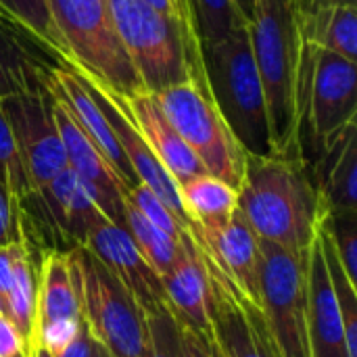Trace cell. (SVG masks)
Segmentation results:
<instances>
[{
    "label": "cell",
    "instance_id": "cell-1",
    "mask_svg": "<svg viewBox=\"0 0 357 357\" xmlns=\"http://www.w3.org/2000/svg\"><path fill=\"white\" fill-rule=\"evenodd\" d=\"M238 211L259 241L307 255L324 215L310 169L299 153L247 155Z\"/></svg>",
    "mask_w": 357,
    "mask_h": 357
},
{
    "label": "cell",
    "instance_id": "cell-2",
    "mask_svg": "<svg viewBox=\"0 0 357 357\" xmlns=\"http://www.w3.org/2000/svg\"><path fill=\"white\" fill-rule=\"evenodd\" d=\"M247 29L266 94L274 151L299 153L297 86L303 52L299 0H255Z\"/></svg>",
    "mask_w": 357,
    "mask_h": 357
},
{
    "label": "cell",
    "instance_id": "cell-3",
    "mask_svg": "<svg viewBox=\"0 0 357 357\" xmlns=\"http://www.w3.org/2000/svg\"><path fill=\"white\" fill-rule=\"evenodd\" d=\"M201 61L211 100L243 151L251 157L276 155L247 25L234 29L226 40L201 48Z\"/></svg>",
    "mask_w": 357,
    "mask_h": 357
},
{
    "label": "cell",
    "instance_id": "cell-4",
    "mask_svg": "<svg viewBox=\"0 0 357 357\" xmlns=\"http://www.w3.org/2000/svg\"><path fill=\"white\" fill-rule=\"evenodd\" d=\"M117 36L142 82L157 94L188 79L205 82L197 38L169 15L144 0H107Z\"/></svg>",
    "mask_w": 357,
    "mask_h": 357
},
{
    "label": "cell",
    "instance_id": "cell-5",
    "mask_svg": "<svg viewBox=\"0 0 357 357\" xmlns=\"http://www.w3.org/2000/svg\"><path fill=\"white\" fill-rule=\"evenodd\" d=\"M356 86L354 61L303 42L297 86V146L305 165L356 121Z\"/></svg>",
    "mask_w": 357,
    "mask_h": 357
},
{
    "label": "cell",
    "instance_id": "cell-6",
    "mask_svg": "<svg viewBox=\"0 0 357 357\" xmlns=\"http://www.w3.org/2000/svg\"><path fill=\"white\" fill-rule=\"evenodd\" d=\"M79 316L109 357H144L146 314L128 287L84 245L67 251Z\"/></svg>",
    "mask_w": 357,
    "mask_h": 357
},
{
    "label": "cell",
    "instance_id": "cell-7",
    "mask_svg": "<svg viewBox=\"0 0 357 357\" xmlns=\"http://www.w3.org/2000/svg\"><path fill=\"white\" fill-rule=\"evenodd\" d=\"M46 6L69 61L79 73L117 96L144 90L117 36L107 0H46Z\"/></svg>",
    "mask_w": 357,
    "mask_h": 357
},
{
    "label": "cell",
    "instance_id": "cell-8",
    "mask_svg": "<svg viewBox=\"0 0 357 357\" xmlns=\"http://www.w3.org/2000/svg\"><path fill=\"white\" fill-rule=\"evenodd\" d=\"M153 96L205 172L238 190L247 153L215 109L207 82L188 79Z\"/></svg>",
    "mask_w": 357,
    "mask_h": 357
},
{
    "label": "cell",
    "instance_id": "cell-9",
    "mask_svg": "<svg viewBox=\"0 0 357 357\" xmlns=\"http://www.w3.org/2000/svg\"><path fill=\"white\" fill-rule=\"evenodd\" d=\"M310 253L299 255L259 241V307L278 357H312L307 337Z\"/></svg>",
    "mask_w": 357,
    "mask_h": 357
},
{
    "label": "cell",
    "instance_id": "cell-10",
    "mask_svg": "<svg viewBox=\"0 0 357 357\" xmlns=\"http://www.w3.org/2000/svg\"><path fill=\"white\" fill-rule=\"evenodd\" d=\"M199 251L209 278V345L213 357H278L261 307L201 247Z\"/></svg>",
    "mask_w": 357,
    "mask_h": 357
},
{
    "label": "cell",
    "instance_id": "cell-11",
    "mask_svg": "<svg viewBox=\"0 0 357 357\" xmlns=\"http://www.w3.org/2000/svg\"><path fill=\"white\" fill-rule=\"evenodd\" d=\"M0 105L15 136L29 188L38 192L67 167L65 149L50 109V92L8 96Z\"/></svg>",
    "mask_w": 357,
    "mask_h": 357
},
{
    "label": "cell",
    "instance_id": "cell-12",
    "mask_svg": "<svg viewBox=\"0 0 357 357\" xmlns=\"http://www.w3.org/2000/svg\"><path fill=\"white\" fill-rule=\"evenodd\" d=\"M50 92V90H48ZM50 109L65 149L67 167L77 176L86 192L107 220L126 228V186L107 163L96 144L71 117L67 107L50 92Z\"/></svg>",
    "mask_w": 357,
    "mask_h": 357
},
{
    "label": "cell",
    "instance_id": "cell-13",
    "mask_svg": "<svg viewBox=\"0 0 357 357\" xmlns=\"http://www.w3.org/2000/svg\"><path fill=\"white\" fill-rule=\"evenodd\" d=\"M77 71V69H75ZM79 73V71H77ZM88 92L92 94V98L96 100V105L100 107L102 115L107 117L115 140L119 144V149L123 151L134 176L138 178L140 184H144L157 199L163 201V205L180 220V224L190 232V220L184 211L182 199H180V188L174 182V178L165 172V167L159 163V159L155 157V153L149 149V144L144 142V138L140 136V132L136 130V126L132 123L130 115L126 113V109L119 102V96L115 92H111L109 88H105L102 84H98L96 79L79 73Z\"/></svg>",
    "mask_w": 357,
    "mask_h": 357
},
{
    "label": "cell",
    "instance_id": "cell-14",
    "mask_svg": "<svg viewBox=\"0 0 357 357\" xmlns=\"http://www.w3.org/2000/svg\"><path fill=\"white\" fill-rule=\"evenodd\" d=\"M71 67L38 36L0 15V100L19 94H44L56 69Z\"/></svg>",
    "mask_w": 357,
    "mask_h": 357
},
{
    "label": "cell",
    "instance_id": "cell-15",
    "mask_svg": "<svg viewBox=\"0 0 357 357\" xmlns=\"http://www.w3.org/2000/svg\"><path fill=\"white\" fill-rule=\"evenodd\" d=\"M84 247H88L128 287L144 314L159 305H167L161 276L142 257L126 228L105 218L90 230Z\"/></svg>",
    "mask_w": 357,
    "mask_h": 357
},
{
    "label": "cell",
    "instance_id": "cell-16",
    "mask_svg": "<svg viewBox=\"0 0 357 357\" xmlns=\"http://www.w3.org/2000/svg\"><path fill=\"white\" fill-rule=\"evenodd\" d=\"M119 102L130 115L136 130L140 132V136L144 138V142L149 144V149L159 159V163L174 178L178 188L188 180L207 174L195 153L174 130V126L169 123L151 92L142 90L132 96H119Z\"/></svg>",
    "mask_w": 357,
    "mask_h": 357
},
{
    "label": "cell",
    "instance_id": "cell-17",
    "mask_svg": "<svg viewBox=\"0 0 357 357\" xmlns=\"http://www.w3.org/2000/svg\"><path fill=\"white\" fill-rule=\"evenodd\" d=\"M48 90L67 107V111L77 121V126L96 144V149L102 153L107 163L113 167V172L121 180V184L126 186V190L138 186L140 182L134 176V172H132L123 151L119 149L107 117L102 115L100 107L96 105V100L88 92V88H86L82 75L75 71V67L71 65V67L56 69Z\"/></svg>",
    "mask_w": 357,
    "mask_h": 357
},
{
    "label": "cell",
    "instance_id": "cell-18",
    "mask_svg": "<svg viewBox=\"0 0 357 357\" xmlns=\"http://www.w3.org/2000/svg\"><path fill=\"white\" fill-rule=\"evenodd\" d=\"M161 282L174 320L209 341V278L201 251L190 234L184 241L180 259L161 276Z\"/></svg>",
    "mask_w": 357,
    "mask_h": 357
},
{
    "label": "cell",
    "instance_id": "cell-19",
    "mask_svg": "<svg viewBox=\"0 0 357 357\" xmlns=\"http://www.w3.org/2000/svg\"><path fill=\"white\" fill-rule=\"evenodd\" d=\"M195 243L230 276V280L259 305V238L249 228L241 211L218 230H190Z\"/></svg>",
    "mask_w": 357,
    "mask_h": 357
},
{
    "label": "cell",
    "instance_id": "cell-20",
    "mask_svg": "<svg viewBox=\"0 0 357 357\" xmlns=\"http://www.w3.org/2000/svg\"><path fill=\"white\" fill-rule=\"evenodd\" d=\"M29 197L42 205L46 220L67 243H71V249L86 245L90 230L105 220L102 211L69 167Z\"/></svg>",
    "mask_w": 357,
    "mask_h": 357
},
{
    "label": "cell",
    "instance_id": "cell-21",
    "mask_svg": "<svg viewBox=\"0 0 357 357\" xmlns=\"http://www.w3.org/2000/svg\"><path fill=\"white\" fill-rule=\"evenodd\" d=\"M307 337L312 357H349L343 318L318 245V236L307 264Z\"/></svg>",
    "mask_w": 357,
    "mask_h": 357
},
{
    "label": "cell",
    "instance_id": "cell-22",
    "mask_svg": "<svg viewBox=\"0 0 357 357\" xmlns=\"http://www.w3.org/2000/svg\"><path fill=\"white\" fill-rule=\"evenodd\" d=\"M324 211H357V123H349L310 165Z\"/></svg>",
    "mask_w": 357,
    "mask_h": 357
},
{
    "label": "cell",
    "instance_id": "cell-23",
    "mask_svg": "<svg viewBox=\"0 0 357 357\" xmlns=\"http://www.w3.org/2000/svg\"><path fill=\"white\" fill-rule=\"evenodd\" d=\"M79 316V303L73 287L69 255L63 251H46L40 264L36 293V328L54 320H71ZM33 328V331H36Z\"/></svg>",
    "mask_w": 357,
    "mask_h": 357
},
{
    "label": "cell",
    "instance_id": "cell-24",
    "mask_svg": "<svg viewBox=\"0 0 357 357\" xmlns=\"http://www.w3.org/2000/svg\"><path fill=\"white\" fill-rule=\"evenodd\" d=\"M180 199L190 220V230H218L238 209V190L209 174L180 186Z\"/></svg>",
    "mask_w": 357,
    "mask_h": 357
},
{
    "label": "cell",
    "instance_id": "cell-25",
    "mask_svg": "<svg viewBox=\"0 0 357 357\" xmlns=\"http://www.w3.org/2000/svg\"><path fill=\"white\" fill-rule=\"evenodd\" d=\"M36 293H38V280L33 278L31 259L23 243L15 257L13 284L4 299V314L17 326L19 335L27 343V349L33 341V328H36Z\"/></svg>",
    "mask_w": 357,
    "mask_h": 357
},
{
    "label": "cell",
    "instance_id": "cell-26",
    "mask_svg": "<svg viewBox=\"0 0 357 357\" xmlns=\"http://www.w3.org/2000/svg\"><path fill=\"white\" fill-rule=\"evenodd\" d=\"M318 245L331 276V284L339 303V312L343 318V328H345V345H347V354L349 357H357V287L349 280V276L345 274L341 259L333 247V241L326 232V228L322 226V220L318 224Z\"/></svg>",
    "mask_w": 357,
    "mask_h": 357
},
{
    "label": "cell",
    "instance_id": "cell-27",
    "mask_svg": "<svg viewBox=\"0 0 357 357\" xmlns=\"http://www.w3.org/2000/svg\"><path fill=\"white\" fill-rule=\"evenodd\" d=\"M126 230L130 232L132 241L140 249L142 257L151 264V268L159 276L169 272V268L180 259V255L184 251V241L186 238L182 243L169 238L165 232H161L149 220H144L128 201H126Z\"/></svg>",
    "mask_w": 357,
    "mask_h": 357
},
{
    "label": "cell",
    "instance_id": "cell-28",
    "mask_svg": "<svg viewBox=\"0 0 357 357\" xmlns=\"http://www.w3.org/2000/svg\"><path fill=\"white\" fill-rule=\"evenodd\" d=\"M199 48L226 40L234 29L247 25L234 0H188Z\"/></svg>",
    "mask_w": 357,
    "mask_h": 357
},
{
    "label": "cell",
    "instance_id": "cell-29",
    "mask_svg": "<svg viewBox=\"0 0 357 357\" xmlns=\"http://www.w3.org/2000/svg\"><path fill=\"white\" fill-rule=\"evenodd\" d=\"M0 15L21 23L25 29L38 36L46 46H50L61 59H65L71 65L67 48L50 19L46 0H0Z\"/></svg>",
    "mask_w": 357,
    "mask_h": 357
},
{
    "label": "cell",
    "instance_id": "cell-30",
    "mask_svg": "<svg viewBox=\"0 0 357 357\" xmlns=\"http://www.w3.org/2000/svg\"><path fill=\"white\" fill-rule=\"evenodd\" d=\"M322 50L335 52L347 61H357V10L356 6H337L316 44Z\"/></svg>",
    "mask_w": 357,
    "mask_h": 357
},
{
    "label": "cell",
    "instance_id": "cell-31",
    "mask_svg": "<svg viewBox=\"0 0 357 357\" xmlns=\"http://www.w3.org/2000/svg\"><path fill=\"white\" fill-rule=\"evenodd\" d=\"M322 226L333 241L345 274L357 287V211H324Z\"/></svg>",
    "mask_w": 357,
    "mask_h": 357
},
{
    "label": "cell",
    "instance_id": "cell-32",
    "mask_svg": "<svg viewBox=\"0 0 357 357\" xmlns=\"http://www.w3.org/2000/svg\"><path fill=\"white\" fill-rule=\"evenodd\" d=\"M0 184H4L10 190V195L17 199L19 205L23 203L25 197L31 195L15 136L2 113V105H0Z\"/></svg>",
    "mask_w": 357,
    "mask_h": 357
},
{
    "label": "cell",
    "instance_id": "cell-33",
    "mask_svg": "<svg viewBox=\"0 0 357 357\" xmlns=\"http://www.w3.org/2000/svg\"><path fill=\"white\" fill-rule=\"evenodd\" d=\"M123 199L144 218L149 220L155 228L165 232L169 238L182 243L188 234V230L180 224V220L163 205L161 199H157L144 184H138L130 190H126Z\"/></svg>",
    "mask_w": 357,
    "mask_h": 357
},
{
    "label": "cell",
    "instance_id": "cell-34",
    "mask_svg": "<svg viewBox=\"0 0 357 357\" xmlns=\"http://www.w3.org/2000/svg\"><path fill=\"white\" fill-rule=\"evenodd\" d=\"M144 357H178V324L167 305L146 312Z\"/></svg>",
    "mask_w": 357,
    "mask_h": 357
},
{
    "label": "cell",
    "instance_id": "cell-35",
    "mask_svg": "<svg viewBox=\"0 0 357 357\" xmlns=\"http://www.w3.org/2000/svg\"><path fill=\"white\" fill-rule=\"evenodd\" d=\"M79 328H82V318L54 320V322L44 324V326H38L33 331L31 345H40L44 351H48L52 357H59L73 343V339L77 337Z\"/></svg>",
    "mask_w": 357,
    "mask_h": 357
},
{
    "label": "cell",
    "instance_id": "cell-36",
    "mask_svg": "<svg viewBox=\"0 0 357 357\" xmlns=\"http://www.w3.org/2000/svg\"><path fill=\"white\" fill-rule=\"evenodd\" d=\"M17 211H19L17 199L10 195V190L4 184H0V247L21 238Z\"/></svg>",
    "mask_w": 357,
    "mask_h": 357
},
{
    "label": "cell",
    "instance_id": "cell-37",
    "mask_svg": "<svg viewBox=\"0 0 357 357\" xmlns=\"http://www.w3.org/2000/svg\"><path fill=\"white\" fill-rule=\"evenodd\" d=\"M27 354V343L19 335L17 326L6 314H0V357H15Z\"/></svg>",
    "mask_w": 357,
    "mask_h": 357
},
{
    "label": "cell",
    "instance_id": "cell-38",
    "mask_svg": "<svg viewBox=\"0 0 357 357\" xmlns=\"http://www.w3.org/2000/svg\"><path fill=\"white\" fill-rule=\"evenodd\" d=\"M178 357H213V351L207 339L178 324Z\"/></svg>",
    "mask_w": 357,
    "mask_h": 357
},
{
    "label": "cell",
    "instance_id": "cell-39",
    "mask_svg": "<svg viewBox=\"0 0 357 357\" xmlns=\"http://www.w3.org/2000/svg\"><path fill=\"white\" fill-rule=\"evenodd\" d=\"M21 245H23V238L0 247V301H2V307H4V299L10 291V284H13V266H15V257H17Z\"/></svg>",
    "mask_w": 357,
    "mask_h": 357
},
{
    "label": "cell",
    "instance_id": "cell-40",
    "mask_svg": "<svg viewBox=\"0 0 357 357\" xmlns=\"http://www.w3.org/2000/svg\"><path fill=\"white\" fill-rule=\"evenodd\" d=\"M98 356V345L94 343L92 335L88 333L84 320H82V328L77 333V337L73 339V343L61 354L59 357H96Z\"/></svg>",
    "mask_w": 357,
    "mask_h": 357
},
{
    "label": "cell",
    "instance_id": "cell-41",
    "mask_svg": "<svg viewBox=\"0 0 357 357\" xmlns=\"http://www.w3.org/2000/svg\"><path fill=\"white\" fill-rule=\"evenodd\" d=\"M146 4H151L153 8H157L159 13H163V15H169V17H176L178 21H180V15H178V6H176V2L174 0H144ZM182 23V21H180ZM199 42V40H197Z\"/></svg>",
    "mask_w": 357,
    "mask_h": 357
},
{
    "label": "cell",
    "instance_id": "cell-42",
    "mask_svg": "<svg viewBox=\"0 0 357 357\" xmlns=\"http://www.w3.org/2000/svg\"><path fill=\"white\" fill-rule=\"evenodd\" d=\"M176 2V6H178V15H180V21H182V25L197 38V33H195V25H192V17H190V8H188V0H174Z\"/></svg>",
    "mask_w": 357,
    "mask_h": 357
},
{
    "label": "cell",
    "instance_id": "cell-43",
    "mask_svg": "<svg viewBox=\"0 0 357 357\" xmlns=\"http://www.w3.org/2000/svg\"><path fill=\"white\" fill-rule=\"evenodd\" d=\"M236 2V6H238V10L243 13V17L247 19V23L251 21V17H253V8H255V0H234Z\"/></svg>",
    "mask_w": 357,
    "mask_h": 357
},
{
    "label": "cell",
    "instance_id": "cell-44",
    "mask_svg": "<svg viewBox=\"0 0 357 357\" xmlns=\"http://www.w3.org/2000/svg\"><path fill=\"white\" fill-rule=\"evenodd\" d=\"M27 357H52L48 351H44L40 345H31L29 349H27Z\"/></svg>",
    "mask_w": 357,
    "mask_h": 357
},
{
    "label": "cell",
    "instance_id": "cell-45",
    "mask_svg": "<svg viewBox=\"0 0 357 357\" xmlns=\"http://www.w3.org/2000/svg\"><path fill=\"white\" fill-rule=\"evenodd\" d=\"M0 314H4V307H2V301H0Z\"/></svg>",
    "mask_w": 357,
    "mask_h": 357
},
{
    "label": "cell",
    "instance_id": "cell-46",
    "mask_svg": "<svg viewBox=\"0 0 357 357\" xmlns=\"http://www.w3.org/2000/svg\"><path fill=\"white\" fill-rule=\"evenodd\" d=\"M100 357H109V356H107V354H105V351L100 349Z\"/></svg>",
    "mask_w": 357,
    "mask_h": 357
},
{
    "label": "cell",
    "instance_id": "cell-47",
    "mask_svg": "<svg viewBox=\"0 0 357 357\" xmlns=\"http://www.w3.org/2000/svg\"><path fill=\"white\" fill-rule=\"evenodd\" d=\"M15 357H27V354H21V356H15Z\"/></svg>",
    "mask_w": 357,
    "mask_h": 357
},
{
    "label": "cell",
    "instance_id": "cell-48",
    "mask_svg": "<svg viewBox=\"0 0 357 357\" xmlns=\"http://www.w3.org/2000/svg\"><path fill=\"white\" fill-rule=\"evenodd\" d=\"M96 357H100V347H98V356H96Z\"/></svg>",
    "mask_w": 357,
    "mask_h": 357
}]
</instances>
